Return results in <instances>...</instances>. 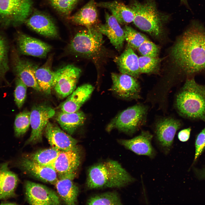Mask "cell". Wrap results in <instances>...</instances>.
<instances>
[{"mask_svg": "<svg viewBox=\"0 0 205 205\" xmlns=\"http://www.w3.org/2000/svg\"><path fill=\"white\" fill-rule=\"evenodd\" d=\"M137 50L142 56L157 57L159 52L158 46L148 40L142 44Z\"/></svg>", "mask_w": 205, "mask_h": 205, "instance_id": "cell-37", "label": "cell"}, {"mask_svg": "<svg viewBox=\"0 0 205 205\" xmlns=\"http://www.w3.org/2000/svg\"><path fill=\"white\" fill-rule=\"evenodd\" d=\"M51 147L59 151H66L77 146V141L62 130L57 125L49 121L44 130Z\"/></svg>", "mask_w": 205, "mask_h": 205, "instance_id": "cell-18", "label": "cell"}, {"mask_svg": "<svg viewBox=\"0 0 205 205\" xmlns=\"http://www.w3.org/2000/svg\"><path fill=\"white\" fill-rule=\"evenodd\" d=\"M148 107L138 104L125 110L114 118L108 124L107 130L116 129L132 134L139 130L145 123Z\"/></svg>", "mask_w": 205, "mask_h": 205, "instance_id": "cell-6", "label": "cell"}, {"mask_svg": "<svg viewBox=\"0 0 205 205\" xmlns=\"http://www.w3.org/2000/svg\"><path fill=\"white\" fill-rule=\"evenodd\" d=\"M30 112L24 110L16 116L14 124L16 137L22 136L26 133L30 125Z\"/></svg>", "mask_w": 205, "mask_h": 205, "instance_id": "cell-32", "label": "cell"}, {"mask_svg": "<svg viewBox=\"0 0 205 205\" xmlns=\"http://www.w3.org/2000/svg\"><path fill=\"white\" fill-rule=\"evenodd\" d=\"M94 89V87L89 84L78 87L60 105L61 111L67 112L78 111L90 98Z\"/></svg>", "mask_w": 205, "mask_h": 205, "instance_id": "cell-21", "label": "cell"}, {"mask_svg": "<svg viewBox=\"0 0 205 205\" xmlns=\"http://www.w3.org/2000/svg\"><path fill=\"white\" fill-rule=\"evenodd\" d=\"M25 194L28 202L35 205H57L60 204L58 196L53 190L42 184L26 181Z\"/></svg>", "mask_w": 205, "mask_h": 205, "instance_id": "cell-12", "label": "cell"}, {"mask_svg": "<svg viewBox=\"0 0 205 205\" xmlns=\"http://www.w3.org/2000/svg\"><path fill=\"white\" fill-rule=\"evenodd\" d=\"M55 111L49 106L41 104L34 106L30 111V122L31 132L25 145L34 144L42 141L43 132L49 120L55 114Z\"/></svg>", "mask_w": 205, "mask_h": 205, "instance_id": "cell-8", "label": "cell"}, {"mask_svg": "<svg viewBox=\"0 0 205 205\" xmlns=\"http://www.w3.org/2000/svg\"><path fill=\"white\" fill-rule=\"evenodd\" d=\"M191 130V128L189 127L180 131L178 134L179 140L183 142L187 141L190 138Z\"/></svg>", "mask_w": 205, "mask_h": 205, "instance_id": "cell-39", "label": "cell"}, {"mask_svg": "<svg viewBox=\"0 0 205 205\" xmlns=\"http://www.w3.org/2000/svg\"><path fill=\"white\" fill-rule=\"evenodd\" d=\"M32 0H0V20L5 25H20L32 12Z\"/></svg>", "mask_w": 205, "mask_h": 205, "instance_id": "cell-7", "label": "cell"}, {"mask_svg": "<svg viewBox=\"0 0 205 205\" xmlns=\"http://www.w3.org/2000/svg\"><path fill=\"white\" fill-rule=\"evenodd\" d=\"M123 30L125 40L133 49H137L142 44L149 40L145 35L130 26L125 25Z\"/></svg>", "mask_w": 205, "mask_h": 205, "instance_id": "cell-33", "label": "cell"}, {"mask_svg": "<svg viewBox=\"0 0 205 205\" xmlns=\"http://www.w3.org/2000/svg\"><path fill=\"white\" fill-rule=\"evenodd\" d=\"M86 204L93 205H122L120 196L116 192H107L95 194L87 200Z\"/></svg>", "mask_w": 205, "mask_h": 205, "instance_id": "cell-30", "label": "cell"}, {"mask_svg": "<svg viewBox=\"0 0 205 205\" xmlns=\"http://www.w3.org/2000/svg\"><path fill=\"white\" fill-rule=\"evenodd\" d=\"M103 43L102 34L93 26L77 32L71 40L69 49L73 53L91 58L100 54Z\"/></svg>", "mask_w": 205, "mask_h": 205, "instance_id": "cell-5", "label": "cell"}, {"mask_svg": "<svg viewBox=\"0 0 205 205\" xmlns=\"http://www.w3.org/2000/svg\"><path fill=\"white\" fill-rule=\"evenodd\" d=\"M24 23L30 28L46 37H58L57 28L54 21L47 15L37 10L30 14Z\"/></svg>", "mask_w": 205, "mask_h": 205, "instance_id": "cell-15", "label": "cell"}, {"mask_svg": "<svg viewBox=\"0 0 205 205\" xmlns=\"http://www.w3.org/2000/svg\"><path fill=\"white\" fill-rule=\"evenodd\" d=\"M96 4L97 7L107 9L110 11L120 24H126L133 21L134 16L132 10L123 3L114 1Z\"/></svg>", "mask_w": 205, "mask_h": 205, "instance_id": "cell-26", "label": "cell"}, {"mask_svg": "<svg viewBox=\"0 0 205 205\" xmlns=\"http://www.w3.org/2000/svg\"><path fill=\"white\" fill-rule=\"evenodd\" d=\"M13 67L17 77L27 86L39 91H41L35 76L37 67L19 56L18 52L14 51L13 55Z\"/></svg>", "mask_w": 205, "mask_h": 205, "instance_id": "cell-16", "label": "cell"}, {"mask_svg": "<svg viewBox=\"0 0 205 205\" xmlns=\"http://www.w3.org/2000/svg\"><path fill=\"white\" fill-rule=\"evenodd\" d=\"M129 7L134 15V23L138 28L155 38L163 35L170 16L158 10L155 0H133Z\"/></svg>", "mask_w": 205, "mask_h": 205, "instance_id": "cell-4", "label": "cell"}, {"mask_svg": "<svg viewBox=\"0 0 205 205\" xmlns=\"http://www.w3.org/2000/svg\"><path fill=\"white\" fill-rule=\"evenodd\" d=\"M60 151L51 147L39 150L24 156L39 164L51 166L57 158Z\"/></svg>", "mask_w": 205, "mask_h": 205, "instance_id": "cell-29", "label": "cell"}, {"mask_svg": "<svg viewBox=\"0 0 205 205\" xmlns=\"http://www.w3.org/2000/svg\"><path fill=\"white\" fill-rule=\"evenodd\" d=\"M194 161H196L205 149V126L196 136Z\"/></svg>", "mask_w": 205, "mask_h": 205, "instance_id": "cell-38", "label": "cell"}, {"mask_svg": "<svg viewBox=\"0 0 205 205\" xmlns=\"http://www.w3.org/2000/svg\"><path fill=\"white\" fill-rule=\"evenodd\" d=\"M17 164L22 170L43 181L55 184L58 179V174L52 167L39 164L24 156L19 159Z\"/></svg>", "mask_w": 205, "mask_h": 205, "instance_id": "cell-17", "label": "cell"}, {"mask_svg": "<svg viewBox=\"0 0 205 205\" xmlns=\"http://www.w3.org/2000/svg\"><path fill=\"white\" fill-rule=\"evenodd\" d=\"M53 88L59 97L68 96L75 89L81 70L79 67L69 64L55 71Z\"/></svg>", "mask_w": 205, "mask_h": 205, "instance_id": "cell-9", "label": "cell"}, {"mask_svg": "<svg viewBox=\"0 0 205 205\" xmlns=\"http://www.w3.org/2000/svg\"><path fill=\"white\" fill-rule=\"evenodd\" d=\"M182 126L179 120L168 117L160 119L156 123L155 133L157 144L162 151L167 154L170 151L175 134Z\"/></svg>", "mask_w": 205, "mask_h": 205, "instance_id": "cell-10", "label": "cell"}, {"mask_svg": "<svg viewBox=\"0 0 205 205\" xmlns=\"http://www.w3.org/2000/svg\"><path fill=\"white\" fill-rule=\"evenodd\" d=\"M204 176H205V172H204Z\"/></svg>", "mask_w": 205, "mask_h": 205, "instance_id": "cell-42", "label": "cell"}, {"mask_svg": "<svg viewBox=\"0 0 205 205\" xmlns=\"http://www.w3.org/2000/svg\"><path fill=\"white\" fill-rule=\"evenodd\" d=\"M52 57H49L46 62L42 66L37 67L35 76L41 91L47 95L51 94L53 88L56 72L52 69Z\"/></svg>", "mask_w": 205, "mask_h": 205, "instance_id": "cell-28", "label": "cell"}, {"mask_svg": "<svg viewBox=\"0 0 205 205\" xmlns=\"http://www.w3.org/2000/svg\"><path fill=\"white\" fill-rule=\"evenodd\" d=\"M171 56L175 65L190 77L205 71V27L193 20L172 48Z\"/></svg>", "mask_w": 205, "mask_h": 205, "instance_id": "cell-1", "label": "cell"}, {"mask_svg": "<svg viewBox=\"0 0 205 205\" xmlns=\"http://www.w3.org/2000/svg\"><path fill=\"white\" fill-rule=\"evenodd\" d=\"M105 23L99 24L96 28L101 34L106 36L110 43L118 51L122 48L125 40L123 29L112 15L105 13Z\"/></svg>", "mask_w": 205, "mask_h": 205, "instance_id": "cell-20", "label": "cell"}, {"mask_svg": "<svg viewBox=\"0 0 205 205\" xmlns=\"http://www.w3.org/2000/svg\"><path fill=\"white\" fill-rule=\"evenodd\" d=\"M75 176L73 175L60 177L55 184L58 194L67 205L77 203L79 189L73 181Z\"/></svg>", "mask_w": 205, "mask_h": 205, "instance_id": "cell-23", "label": "cell"}, {"mask_svg": "<svg viewBox=\"0 0 205 205\" xmlns=\"http://www.w3.org/2000/svg\"><path fill=\"white\" fill-rule=\"evenodd\" d=\"M138 57L133 48L128 44L124 52L120 55L116 57L114 61L122 73L136 77L140 73Z\"/></svg>", "mask_w": 205, "mask_h": 205, "instance_id": "cell-24", "label": "cell"}, {"mask_svg": "<svg viewBox=\"0 0 205 205\" xmlns=\"http://www.w3.org/2000/svg\"><path fill=\"white\" fill-rule=\"evenodd\" d=\"M140 73H149L157 68L161 59L157 57L142 56L138 57Z\"/></svg>", "mask_w": 205, "mask_h": 205, "instance_id": "cell-35", "label": "cell"}, {"mask_svg": "<svg viewBox=\"0 0 205 205\" xmlns=\"http://www.w3.org/2000/svg\"><path fill=\"white\" fill-rule=\"evenodd\" d=\"M175 105L182 117L205 122V85L198 83L194 77L188 78L176 95Z\"/></svg>", "mask_w": 205, "mask_h": 205, "instance_id": "cell-3", "label": "cell"}, {"mask_svg": "<svg viewBox=\"0 0 205 205\" xmlns=\"http://www.w3.org/2000/svg\"><path fill=\"white\" fill-rule=\"evenodd\" d=\"M14 202H9L7 201H3L1 202V204H15V203H13Z\"/></svg>", "mask_w": 205, "mask_h": 205, "instance_id": "cell-41", "label": "cell"}, {"mask_svg": "<svg viewBox=\"0 0 205 205\" xmlns=\"http://www.w3.org/2000/svg\"><path fill=\"white\" fill-rule=\"evenodd\" d=\"M8 46L5 39L0 35V79L4 78L9 69Z\"/></svg>", "mask_w": 205, "mask_h": 205, "instance_id": "cell-34", "label": "cell"}, {"mask_svg": "<svg viewBox=\"0 0 205 205\" xmlns=\"http://www.w3.org/2000/svg\"><path fill=\"white\" fill-rule=\"evenodd\" d=\"M80 150L77 145L72 149L60 151L52 167L59 177L75 175L80 164Z\"/></svg>", "mask_w": 205, "mask_h": 205, "instance_id": "cell-13", "label": "cell"}, {"mask_svg": "<svg viewBox=\"0 0 205 205\" xmlns=\"http://www.w3.org/2000/svg\"><path fill=\"white\" fill-rule=\"evenodd\" d=\"M153 136L148 131H143L138 136L130 139L119 140L120 144L125 148L139 155L154 157L156 152L151 141Z\"/></svg>", "mask_w": 205, "mask_h": 205, "instance_id": "cell-19", "label": "cell"}, {"mask_svg": "<svg viewBox=\"0 0 205 205\" xmlns=\"http://www.w3.org/2000/svg\"><path fill=\"white\" fill-rule=\"evenodd\" d=\"M15 87L14 92L15 101L18 107H22L25 101L27 86L18 77L15 80Z\"/></svg>", "mask_w": 205, "mask_h": 205, "instance_id": "cell-36", "label": "cell"}, {"mask_svg": "<svg viewBox=\"0 0 205 205\" xmlns=\"http://www.w3.org/2000/svg\"><path fill=\"white\" fill-rule=\"evenodd\" d=\"M79 0H48L50 5L66 18L70 16Z\"/></svg>", "mask_w": 205, "mask_h": 205, "instance_id": "cell-31", "label": "cell"}, {"mask_svg": "<svg viewBox=\"0 0 205 205\" xmlns=\"http://www.w3.org/2000/svg\"><path fill=\"white\" fill-rule=\"evenodd\" d=\"M56 118L62 128L70 135L83 124L85 116L83 112L79 110L73 112L61 111L58 114Z\"/></svg>", "mask_w": 205, "mask_h": 205, "instance_id": "cell-27", "label": "cell"}, {"mask_svg": "<svg viewBox=\"0 0 205 205\" xmlns=\"http://www.w3.org/2000/svg\"><path fill=\"white\" fill-rule=\"evenodd\" d=\"M117 161L108 160L93 164L87 170L86 186L89 189L120 188L135 181Z\"/></svg>", "mask_w": 205, "mask_h": 205, "instance_id": "cell-2", "label": "cell"}, {"mask_svg": "<svg viewBox=\"0 0 205 205\" xmlns=\"http://www.w3.org/2000/svg\"><path fill=\"white\" fill-rule=\"evenodd\" d=\"M94 0H90L77 12L67 19L75 24L86 27L93 26L98 22V15Z\"/></svg>", "mask_w": 205, "mask_h": 205, "instance_id": "cell-25", "label": "cell"}, {"mask_svg": "<svg viewBox=\"0 0 205 205\" xmlns=\"http://www.w3.org/2000/svg\"><path fill=\"white\" fill-rule=\"evenodd\" d=\"M16 42L18 52L40 58L46 57L52 48L49 44L20 32L17 35Z\"/></svg>", "mask_w": 205, "mask_h": 205, "instance_id": "cell-14", "label": "cell"}, {"mask_svg": "<svg viewBox=\"0 0 205 205\" xmlns=\"http://www.w3.org/2000/svg\"><path fill=\"white\" fill-rule=\"evenodd\" d=\"M111 76L112 85L111 89L117 96L128 100L141 98L140 85L135 77L115 73H112Z\"/></svg>", "mask_w": 205, "mask_h": 205, "instance_id": "cell-11", "label": "cell"}, {"mask_svg": "<svg viewBox=\"0 0 205 205\" xmlns=\"http://www.w3.org/2000/svg\"><path fill=\"white\" fill-rule=\"evenodd\" d=\"M9 162L0 164V200L15 196V190L19 179L15 173L10 170Z\"/></svg>", "mask_w": 205, "mask_h": 205, "instance_id": "cell-22", "label": "cell"}, {"mask_svg": "<svg viewBox=\"0 0 205 205\" xmlns=\"http://www.w3.org/2000/svg\"><path fill=\"white\" fill-rule=\"evenodd\" d=\"M180 2L181 4L185 5L188 8L190 9V7L188 3L187 0H180Z\"/></svg>", "mask_w": 205, "mask_h": 205, "instance_id": "cell-40", "label": "cell"}]
</instances>
